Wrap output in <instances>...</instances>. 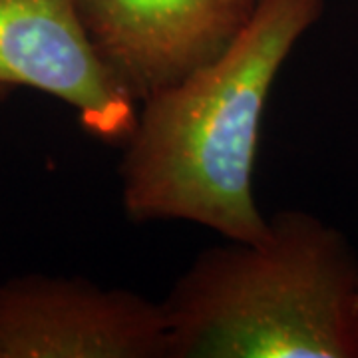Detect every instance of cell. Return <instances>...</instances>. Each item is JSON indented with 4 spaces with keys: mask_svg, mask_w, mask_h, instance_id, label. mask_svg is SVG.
<instances>
[{
    "mask_svg": "<svg viewBox=\"0 0 358 358\" xmlns=\"http://www.w3.org/2000/svg\"><path fill=\"white\" fill-rule=\"evenodd\" d=\"M324 0H259L225 50L138 103L120 162L131 223L187 221L257 243L268 219L255 199L261 122L271 90Z\"/></svg>",
    "mask_w": 358,
    "mask_h": 358,
    "instance_id": "6da1fadb",
    "label": "cell"
},
{
    "mask_svg": "<svg viewBox=\"0 0 358 358\" xmlns=\"http://www.w3.org/2000/svg\"><path fill=\"white\" fill-rule=\"evenodd\" d=\"M195 257L162 301L167 358H358V259L301 209Z\"/></svg>",
    "mask_w": 358,
    "mask_h": 358,
    "instance_id": "7a4b0ae2",
    "label": "cell"
},
{
    "mask_svg": "<svg viewBox=\"0 0 358 358\" xmlns=\"http://www.w3.org/2000/svg\"><path fill=\"white\" fill-rule=\"evenodd\" d=\"M0 358H167L162 303L82 277L0 282Z\"/></svg>",
    "mask_w": 358,
    "mask_h": 358,
    "instance_id": "3957f363",
    "label": "cell"
},
{
    "mask_svg": "<svg viewBox=\"0 0 358 358\" xmlns=\"http://www.w3.org/2000/svg\"><path fill=\"white\" fill-rule=\"evenodd\" d=\"M0 84L44 92L94 138L124 143L138 102L106 64L78 0H0Z\"/></svg>",
    "mask_w": 358,
    "mask_h": 358,
    "instance_id": "277c9868",
    "label": "cell"
},
{
    "mask_svg": "<svg viewBox=\"0 0 358 358\" xmlns=\"http://www.w3.org/2000/svg\"><path fill=\"white\" fill-rule=\"evenodd\" d=\"M259 0H78L98 52L140 103L225 50Z\"/></svg>",
    "mask_w": 358,
    "mask_h": 358,
    "instance_id": "5b68a950",
    "label": "cell"
},
{
    "mask_svg": "<svg viewBox=\"0 0 358 358\" xmlns=\"http://www.w3.org/2000/svg\"><path fill=\"white\" fill-rule=\"evenodd\" d=\"M8 92H10V88L8 86H4V84H0V102L8 96Z\"/></svg>",
    "mask_w": 358,
    "mask_h": 358,
    "instance_id": "8992f818",
    "label": "cell"
}]
</instances>
